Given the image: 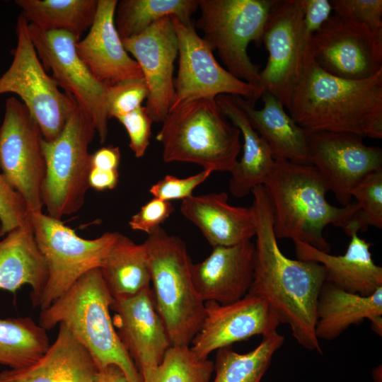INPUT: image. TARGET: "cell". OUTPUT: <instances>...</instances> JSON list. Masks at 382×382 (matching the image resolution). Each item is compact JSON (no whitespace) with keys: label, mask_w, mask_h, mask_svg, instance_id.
<instances>
[{"label":"cell","mask_w":382,"mask_h":382,"mask_svg":"<svg viewBox=\"0 0 382 382\" xmlns=\"http://www.w3.org/2000/svg\"><path fill=\"white\" fill-rule=\"evenodd\" d=\"M139 65L149 94L145 108L154 122H162L175 98L174 62L178 46L171 16L153 23L141 34L122 40Z\"/></svg>","instance_id":"17"},{"label":"cell","mask_w":382,"mask_h":382,"mask_svg":"<svg viewBox=\"0 0 382 382\" xmlns=\"http://www.w3.org/2000/svg\"><path fill=\"white\" fill-rule=\"evenodd\" d=\"M212 173L211 170L203 169L195 175L183 178L166 175L150 187L149 192L154 197L165 201L183 200L193 195L194 190L204 183Z\"/></svg>","instance_id":"39"},{"label":"cell","mask_w":382,"mask_h":382,"mask_svg":"<svg viewBox=\"0 0 382 382\" xmlns=\"http://www.w3.org/2000/svg\"><path fill=\"white\" fill-rule=\"evenodd\" d=\"M50 345L47 330L31 318H0V365L26 367L40 359Z\"/></svg>","instance_id":"32"},{"label":"cell","mask_w":382,"mask_h":382,"mask_svg":"<svg viewBox=\"0 0 382 382\" xmlns=\"http://www.w3.org/2000/svg\"><path fill=\"white\" fill-rule=\"evenodd\" d=\"M253 129L267 144L274 161L310 164L309 132L300 127L272 94L262 92L263 107L256 109L255 101L236 96Z\"/></svg>","instance_id":"25"},{"label":"cell","mask_w":382,"mask_h":382,"mask_svg":"<svg viewBox=\"0 0 382 382\" xmlns=\"http://www.w3.org/2000/svg\"><path fill=\"white\" fill-rule=\"evenodd\" d=\"M362 137L351 133H309L308 160L337 201L345 207L351 192L369 173L382 169V149L367 146Z\"/></svg>","instance_id":"16"},{"label":"cell","mask_w":382,"mask_h":382,"mask_svg":"<svg viewBox=\"0 0 382 382\" xmlns=\"http://www.w3.org/2000/svg\"><path fill=\"white\" fill-rule=\"evenodd\" d=\"M241 132L216 99L197 98L170 109L156 139L166 163L185 162L203 169L231 172L241 149Z\"/></svg>","instance_id":"5"},{"label":"cell","mask_w":382,"mask_h":382,"mask_svg":"<svg viewBox=\"0 0 382 382\" xmlns=\"http://www.w3.org/2000/svg\"><path fill=\"white\" fill-rule=\"evenodd\" d=\"M301 2L303 27L312 38L331 16L332 7L329 0H301Z\"/></svg>","instance_id":"42"},{"label":"cell","mask_w":382,"mask_h":382,"mask_svg":"<svg viewBox=\"0 0 382 382\" xmlns=\"http://www.w3.org/2000/svg\"><path fill=\"white\" fill-rule=\"evenodd\" d=\"M117 2L98 0L95 19L88 34L76 43L79 57L94 77L106 86L144 79L139 65L129 55L116 29Z\"/></svg>","instance_id":"20"},{"label":"cell","mask_w":382,"mask_h":382,"mask_svg":"<svg viewBox=\"0 0 382 382\" xmlns=\"http://www.w3.org/2000/svg\"><path fill=\"white\" fill-rule=\"evenodd\" d=\"M110 310L115 313L112 322L118 337L144 380L172 346L151 287L132 296L113 298Z\"/></svg>","instance_id":"19"},{"label":"cell","mask_w":382,"mask_h":382,"mask_svg":"<svg viewBox=\"0 0 382 382\" xmlns=\"http://www.w3.org/2000/svg\"><path fill=\"white\" fill-rule=\"evenodd\" d=\"M99 269L114 299L132 296L151 287L145 245L137 244L120 233Z\"/></svg>","instance_id":"29"},{"label":"cell","mask_w":382,"mask_h":382,"mask_svg":"<svg viewBox=\"0 0 382 382\" xmlns=\"http://www.w3.org/2000/svg\"><path fill=\"white\" fill-rule=\"evenodd\" d=\"M272 209L276 238L306 243L329 253L324 228L332 224L342 229L359 207L356 202L337 207L325 198L328 187L311 164L275 161L263 184Z\"/></svg>","instance_id":"3"},{"label":"cell","mask_w":382,"mask_h":382,"mask_svg":"<svg viewBox=\"0 0 382 382\" xmlns=\"http://www.w3.org/2000/svg\"><path fill=\"white\" fill-rule=\"evenodd\" d=\"M30 212L22 196L8 183L0 170L1 236L25 224Z\"/></svg>","instance_id":"37"},{"label":"cell","mask_w":382,"mask_h":382,"mask_svg":"<svg viewBox=\"0 0 382 382\" xmlns=\"http://www.w3.org/2000/svg\"><path fill=\"white\" fill-rule=\"evenodd\" d=\"M35 238L48 267V280L40 300L49 307L82 275L100 267L118 232H105L94 239L80 237L61 220L41 212L30 214Z\"/></svg>","instance_id":"10"},{"label":"cell","mask_w":382,"mask_h":382,"mask_svg":"<svg viewBox=\"0 0 382 382\" xmlns=\"http://www.w3.org/2000/svg\"><path fill=\"white\" fill-rule=\"evenodd\" d=\"M216 102L243 137V154L230 172L229 190L234 197H244L255 187L263 185L275 161L267 144L252 127L236 96L219 95Z\"/></svg>","instance_id":"28"},{"label":"cell","mask_w":382,"mask_h":382,"mask_svg":"<svg viewBox=\"0 0 382 382\" xmlns=\"http://www.w3.org/2000/svg\"><path fill=\"white\" fill-rule=\"evenodd\" d=\"M335 14L368 26L373 30H382L381 0H329Z\"/></svg>","instance_id":"38"},{"label":"cell","mask_w":382,"mask_h":382,"mask_svg":"<svg viewBox=\"0 0 382 382\" xmlns=\"http://www.w3.org/2000/svg\"><path fill=\"white\" fill-rule=\"evenodd\" d=\"M1 238V226H0V238Z\"/></svg>","instance_id":"46"},{"label":"cell","mask_w":382,"mask_h":382,"mask_svg":"<svg viewBox=\"0 0 382 382\" xmlns=\"http://www.w3.org/2000/svg\"><path fill=\"white\" fill-rule=\"evenodd\" d=\"M303 18L301 0H276L262 35L269 56L260 71L259 90L272 94L285 109L310 52L311 38L305 31Z\"/></svg>","instance_id":"11"},{"label":"cell","mask_w":382,"mask_h":382,"mask_svg":"<svg viewBox=\"0 0 382 382\" xmlns=\"http://www.w3.org/2000/svg\"><path fill=\"white\" fill-rule=\"evenodd\" d=\"M29 24L45 31L63 30L78 40L91 27L98 0H16Z\"/></svg>","instance_id":"30"},{"label":"cell","mask_w":382,"mask_h":382,"mask_svg":"<svg viewBox=\"0 0 382 382\" xmlns=\"http://www.w3.org/2000/svg\"><path fill=\"white\" fill-rule=\"evenodd\" d=\"M29 33L46 71H50L59 87L74 98L92 120L100 143L108 134L106 86L98 81L79 57V40L63 30L45 31L28 23Z\"/></svg>","instance_id":"13"},{"label":"cell","mask_w":382,"mask_h":382,"mask_svg":"<svg viewBox=\"0 0 382 382\" xmlns=\"http://www.w3.org/2000/svg\"><path fill=\"white\" fill-rule=\"evenodd\" d=\"M95 382H128L124 372L116 365L99 371Z\"/></svg>","instance_id":"45"},{"label":"cell","mask_w":382,"mask_h":382,"mask_svg":"<svg viewBox=\"0 0 382 382\" xmlns=\"http://www.w3.org/2000/svg\"><path fill=\"white\" fill-rule=\"evenodd\" d=\"M275 1L199 0L200 16L195 27L203 32L202 38L217 51L229 73L258 90L260 66L251 61L247 49L253 41L257 46L262 42Z\"/></svg>","instance_id":"8"},{"label":"cell","mask_w":382,"mask_h":382,"mask_svg":"<svg viewBox=\"0 0 382 382\" xmlns=\"http://www.w3.org/2000/svg\"><path fill=\"white\" fill-rule=\"evenodd\" d=\"M251 193L256 241L253 278L248 294L265 299L279 323L289 325L300 345L322 354L315 328L325 268L316 262L284 255L274 232L272 209L263 186L255 187Z\"/></svg>","instance_id":"1"},{"label":"cell","mask_w":382,"mask_h":382,"mask_svg":"<svg viewBox=\"0 0 382 382\" xmlns=\"http://www.w3.org/2000/svg\"><path fill=\"white\" fill-rule=\"evenodd\" d=\"M171 19L178 46V70L171 108L193 99H216L219 95L238 96L254 101L260 98L257 88L237 79L218 63L213 50L193 25H186L175 16Z\"/></svg>","instance_id":"15"},{"label":"cell","mask_w":382,"mask_h":382,"mask_svg":"<svg viewBox=\"0 0 382 382\" xmlns=\"http://www.w3.org/2000/svg\"><path fill=\"white\" fill-rule=\"evenodd\" d=\"M204 304L202 327L190 344L199 359H208L212 352L253 336H265L277 331L280 324L268 303L251 294L231 303L209 301Z\"/></svg>","instance_id":"18"},{"label":"cell","mask_w":382,"mask_h":382,"mask_svg":"<svg viewBox=\"0 0 382 382\" xmlns=\"http://www.w3.org/2000/svg\"><path fill=\"white\" fill-rule=\"evenodd\" d=\"M310 49L318 66L338 78L362 80L382 71V30L336 14L313 35Z\"/></svg>","instance_id":"14"},{"label":"cell","mask_w":382,"mask_h":382,"mask_svg":"<svg viewBox=\"0 0 382 382\" xmlns=\"http://www.w3.org/2000/svg\"><path fill=\"white\" fill-rule=\"evenodd\" d=\"M13 61L0 77V95H18L34 117L45 141L55 139L77 106L73 97L59 91L39 59L30 38L28 23L20 14Z\"/></svg>","instance_id":"9"},{"label":"cell","mask_w":382,"mask_h":382,"mask_svg":"<svg viewBox=\"0 0 382 382\" xmlns=\"http://www.w3.org/2000/svg\"><path fill=\"white\" fill-rule=\"evenodd\" d=\"M112 301L99 267L94 268L41 310L38 324L46 330L64 324L91 354L99 371L116 365L128 382H143L115 328L110 313Z\"/></svg>","instance_id":"4"},{"label":"cell","mask_w":382,"mask_h":382,"mask_svg":"<svg viewBox=\"0 0 382 382\" xmlns=\"http://www.w3.org/2000/svg\"><path fill=\"white\" fill-rule=\"evenodd\" d=\"M286 110L309 133L382 139V71L362 80L338 78L318 66L310 49Z\"/></svg>","instance_id":"2"},{"label":"cell","mask_w":382,"mask_h":382,"mask_svg":"<svg viewBox=\"0 0 382 382\" xmlns=\"http://www.w3.org/2000/svg\"><path fill=\"white\" fill-rule=\"evenodd\" d=\"M180 210L212 248L233 245L255 236L253 207L231 205L226 192L192 195L182 200Z\"/></svg>","instance_id":"22"},{"label":"cell","mask_w":382,"mask_h":382,"mask_svg":"<svg viewBox=\"0 0 382 382\" xmlns=\"http://www.w3.org/2000/svg\"><path fill=\"white\" fill-rule=\"evenodd\" d=\"M254 258L255 245L248 240L214 247L204 260L192 263V280L202 301L228 304L243 298L253 282Z\"/></svg>","instance_id":"21"},{"label":"cell","mask_w":382,"mask_h":382,"mask_svg":"<svg viewBox=\"0 0 382 382\" xmlns=\"http://www.w3.org/2000/svg\"><path fill=\"white\" fill-rule=\"evenodd\" d=\"M198 8L199 0H122L116 6L115 25L120 38L127 39L166 16L192 25L191 18Z\"/></svg>","instance_id":"31"},{"label":"cell","mask_w":382,"mask_h":382,"mask_svg":"<svg viewBox=\"0 0 382 382\" xmlns=\"http://www.w3.org/2000/svg\"><path fill=\"white\" fill-rule=\"evenodd\" d=\"M119 181L118 170H103L91 168L88 185L97 191L110 190L116 187Z\"/></svg>","instance_id":"44"},{"label":"cell","mask_w":382,"mask_h":382,"mask_svg":"<svg viewBox=\"0 0 382 382\" xmlns=\"http://www.w3.org/2000/svg\"><path fill=\"white\" fill-rule=\"evenodd\" d=\"M346 252L332 255L299 241H294L296 257L321 264L325 282L346 291L370 296L382 286V268L371 256V243L353 233Z\"/></svg>","instance_id":"24"},{"label":"cell","mask_w":382,"mask_h":382,"mask_svg":"<svg viewBox=\"0 0 382 382\" xmlns=\"http://www.w3.org/2000/svg\"><path fill=\"white\" fill-rule=\"evenodd\" d=\"M117 120L125 128L129 139V146L136 158L144 156L149 144L151 126L154 122L145 106L120 116Z\"/></svg>","instance_id":"40"},{"label":"cell","mask_w":382,"mask_h":382,"mask_svg":"<svg viewBox=\"0 0 382 382\" xmlns=\"http://www.w3.org/2000/svg\"><path fill=\"white\" fill-rule=\"evenodd\" d=\"M174 210L170 202L154 197L141 207L139 211L131 217L128 224L132 230L143 231L148 235L161 227Z\"/></svg>","instance_id":"41"},{"label":"cell","mask_w":382,"mask_h":382,"mask_svg":"<svg viewBox=\"0 0 382 382\" xmlns=\"http://www.w3.org/2000/svg\"><path fill=\"white\" fill-rule=\"evenodd\" d=\"M43 136L26 106L11 97L0 126V170L24 199L30 214L42 212Z\"/></svg>","instance_id":"12"},{"label":"cell","mask_w":382,"mask_h":382,"mask_svg":"<svg viewBox=\"0 0 382 382\" xmlns=\"http://www.w3.org/2000/svg\"><path fill=\"white\" fill-rule=\"evenodd\" d=\"M96 133L92 120L77 105L60 134L53 141L43 140L41 199L50 216L61 220L83 207L91 169L88 147Z\"/></svg>","instance_id":"7"},{"label":"cell","mask_w":382,"mask_h":382,"mask_svg":"<svg viewBox=\"0 0 382 382\" xmlns=\"http://www.w3.org/2000/svg\"><path fill=\"white\" fill-rule=\"evenodd\" d=\"M146 246L156 309L172 345L190 346L199 331L205 302L194 284L185 243L161 226L148 234Z\"/></svg>","instance_id":"6"},{"label":"cell","mask_w":382,"mask_h":382,"mask_svg":"<svg viewBox=\"0 0 382 382\" xmlns=\"http://www.w3.org/2000/svg\"><path fill=\"white\" fill-rule=\"evenodd\" d=\"M48 280V267L29 221L0 240V290L15 294L23 285L31 289V301L39 306Z\"/></svg>","instance_id":"26"},{"label":"cell","mask_w":382,"mask_h":382,"mask_svg":"<svg viewBox=\"0 0 382 382\" xmlns=\"http://www.w3.org/2000/svg\"><path fill=\"white\" fill-rule=\"evenodd\" d=\"M55 341L35 362L0 372V382H95L99 370L88 351L62 323Z\"/></svg>","instance_id":"23"},{"label":"cell","mask_w":382,"mask_h":382,"mask_svg":"<svg viewBox=\"0 0 382 382\" xmlns=\"http://www.w3.org/2000/svg\"><path fill=\"white\" fill-rule=\"evenodd\" d=\"M284 341V336L274 331L263 336L255 348L245 354L236 352L231 347L216 350L213 382H260Z\"/></svg>","instance_id":"33"},{"label":"cell","mask_w":382,"mask_h":382,"mask_svg":"<svg viewBox=\"0 0 382 382\" xmlns=\"http://www.w3.org/2000/svg\"><path fill=\"white\" fill-rule=\"evenodd\" d=\"M359 209L343 228L349 236L372 226L382 228V169L371 172L352 189Z\"/></svg>","instance_id":"35"},{"label":"cell","mask_w":382,"mask_h":382,"mask_svg":"<svg viewBox=\"0 0 382 382\" xmlns=\"http://www.w3.org/2000/svg\"><path fill=\"white\" fill-rule=\"evenodd\" d=\"M121 154L118 146H103L91 154V168L118 170Z\"/></svg>","instance_id":"43"},{"label":"cell","mask_w":382,"mask_h":382,"mask_svg":"<svg viewBox=\"0 0 382 382\" xmlns=\"http://www.w3.org/2000/svg\"><path fill=\"white\" fill-rule=\"evenodd\" d=\"M214 362L199 359L190 346L172 345L143 382H209Z\"/></svg>","instance_id":"34"},{"label":"cell","mask_w":382,"mask_h":382,"mask_svg":"<svg viewBox=\"0 0 382 382\" xmlns=\"http://www.w3.org/2000/svg\"><path fill=\"white\" fill-rule=\"evenodd\" d=\"M149 90L144 79H134L108 86L106 91L108 118L134 111L147 98Z\"/></svg>","instance_id":"36"},{"label":"cell","mask_w":382,"mask_h":382,"mask_svg":"<svg viewBox=\"0 0 382 382\" xmlns=\"http://www.w3.org/2000/svg\"><path fill=\"white\" fill-rule=\"evenodd\" d=\"M317 338L332 340L352 325L365 319L373 330L381 336L382 286L370 296L350 293L325 282L318 296L316 311Z\"/></svg>","instance_id":"27"}]
</instances>
